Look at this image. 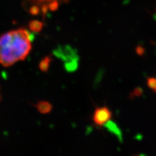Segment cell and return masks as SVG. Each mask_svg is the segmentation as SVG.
Masks as SVG:
<instances>
[{
  "instance_id": "52a82bcc",
  "label": "cell",
  "mask_w": 156,
  "mask_h": 156,
  "mask_svg": "<svg viewBox=\"0 0 156 156\" xmlns=\"http://www.w3.org/2000/svg\"><path fill=\"white\" fill-rule=\"evenodd\" d=\"M147 85L154 93H156V78L149 77L147 79Z\"/></svg>"
},
{
  "instance_id": "30bf717a",
  "label": "cell",
  "mask_w": 156,
  "mask_h": 156,
  "mask_svg": "<svg viewBox=\"0 0 156 156\" xmlns=\"http://www.w3.org/2000/svg\"><path fill=\"white\" fill-rule=\"evenodd\" d=\"M1 93H0V101H1Z\"/></svg>"
},
{
  "instance_id": "3957f363",
  "label": "cell",
  "mask_w": 156,
  "mask_h": 156,
  "mask_svg": "<svg viewBox=\"0 0 156 156\" xmlns=\"http://www.w3.org/2000/svg\"><path fill=\"white\" fill-rule=\"evenodd\" d=\"M112 117V113L106 106L97 108L93 115V121L98 126H102L109 122Z\"/></svg>"
},
{
  "instance_id": "8992f818",
  "label": "cell",
  "mask_w": 156,
  "mask_h": 156,
  "mask_svg": "<svg viewBox=\"0 0 156 156\" xmlns=\"http://www.w3.org/2000/svg\"><path fill=\"white\" fill-rule=\"evenodd\" d=\"M107 128H108L112 133L116 134L118 136H119L120 138H122V134L120 131V129L117 127V126L112 122H108L107 123Z\"/></svg>"
},
{
  "instance_id": "ba28073f",
  "label": "cell",
  "mask_w": 156,
  "mask_h": 156,
  "mask_svg": "<svg viewBox=\"0 0 156 156\" xmlns=\"http://www.w3.org/2000/svg\"><path fill=\"white\" fill-rule=\"evenodd\" d=\"M42 27V26L41 24L39 23H33L31 25V29L32 30H33L34 31H39L41 30Z\"/></svg>"
},
{
  "instance_id": "9c48e42d",
  "label": "cell",
  "mask_w": 156,
  "mask_h": 156,
  "mask_svg": "<svg viewBox=\"0 0 156 156\" xmlns=\"http://www.w3.org/2000/svg\"><path fill=\"white\" fill-rule=\"evenodd\" d=\"M136 51L138 55H142L143 52L144 51V49L141 46H138L136 49Z\"/></svg>"
},
{
  "instance_id": "277c9868",
  "label": "cell",
  "mask_w": 156,
  "mask_h": 156,
  "mask_svg": "<svg viewBox=\"0 0 156 156\" xmlns=\"http://www.w3.org/2000/svg\"><path fill=\"white\" fill-rule=\"evenodd\" d=\"M36 108L42 114H47L52 110L53 106L47 101H39L36 104Z\"/></svg>"
},
{
  "instance_id": "7a4b0ae2",
  "label": "cell",
  "mask_w": 156,
  "mask_h": 156,
  "mask_svg": "<svg viewBox=\"0 0 156 156\" xmlns=\"http://www.w3.org/2000/svg\"><path fill=\"white\" fill-rule=\"evenodd\" d=\"M57 57L65 62V68L68 72H73L78 68V56L76 50L69 46L58 47L54 51Z\"/></svg>"
},
{
  "instance_id": "6da1fadb",
  "label": "cell",
  "mask_w": 156,
  "mask_h": 156,
  "mask_svg": "<svg viewBox=\"0 0 156 156\" xmlns=\"http://www.w3.org/2000/svg\"><path fill=\"white\" fill-rule=\"evenodd\" d=\"M33 36L27 30L19 28L0 37V64L11 66L26 58L32 49Z\"/></svg>"
},
{
  "instance_id": "5b68a950",
  "label": "cell",
  "mask_w": 156,
  "mask_h": 156,
  "mask_svg": "<svg viewBox=\"0 0 156 156\" xmlns=\"http://www.w3.org/2000/svg\"><path fill=\"white\" fill-rule=\"evenodd\" d=\"M51 61V58L48 56L44 58L39 64V69L43 72H47L50 67V63Z\"/></svg>"
}]
</instances>
